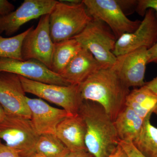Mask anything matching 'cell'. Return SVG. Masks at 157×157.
Returning <instances> with one entry per match:
<instances>
[{"instance_id": "6da1fadb", "label": "cell", "mask_w": 157, "mask_h": 157, "mask_svg": "<svg viewBox=\"0 0 157 157\" xmlns=\"http://www.w3.org/2000/svg\"><path fill=\"white\" fill-rule=\"evenodd\" d=\"M129 89L112 67L101 68L79 84L83 101L100 104L113 121L125 107Z\"/></svg>"}, {"instance_id": "7a4b0ae2", "label": "cell", "mask_w": 157, "mask_h": 157, "mask_svg": "<svg viewBox=\"0 0 157 157\" xmlns=\"http://www.w3.org/2000/svg\"><path fill=\"white\" fill-rule=\"evenodd\" d=\"M78 114L86 126L85 145L94 157H108L118 145L114 122L100 104L83 101Z\"/></svg>"}, {"instance_id": "3957f363", "label": "cell", "mask_w": 157, "mask_h": 157, "mask_svg": "<svg viewBox=\"0 0 157 157\" xmlns=\"http://www.w3.org/2000/svg\"><path fill=\"white\" fill-rule=\"evenodd\" d=\"M92 19L82 1L77 3L57 1L49 14V29L54 43L73 39Z\"/></svg>"}, {"instance_id": "277c9868", "label": "cell", "mask_w": 157, "mask_h": 157, "mask_svg": "<svg viewBox=\"0 0 157 157\" xmlns=\"http://www.w3.org/2000/svg\"><path fill=\"white\" fill-rule=\"evenodd\" d=\"M73 38L89 51L104 67H112L115 63L117 57L113 51L117 39L103 21L93 18L82 32Z\"/></svg>"}, {"instance_id": "5b68a950", "label": "cell", "mask_w": 157, "mask_h": 157, "mask_svg": "<svg viewBox=\"0 0 157 157\" xmlns=\"http://www.w3.org/2000/svg\"><path fill=\"white\" fill-rule=\"evenodd\" d=\"M39 136L30 119L6 114L0 122V140L21 157H31L36 153Z\"/></svg>"}, {"instance_id": "8992f818", "label": "cell", "mask_w": 157, "mask_h": 157, "mask_svg": "<svg viewBox=\"0 0 157 157\" xmlns=\"http://www.w3.org/2000/svg\"><path fill=\"white\" fill-rule=\"evenodd\" d=\"M25 93L61 107L72 115L78 114L83 100L79 90V85L59 86L47 84L19 76Z\"/></svg>"}, {"instance_id": "52a82bcc", "label": "cell", "mask_w": 157, "mask_h": 157, "mask_svg": "<svg viewBox=\"0 0 157 157\" xmlns=\"http://www.w3.org/2000/svg\"><path fill=\"white\" fill-rule=\"evenodd\" d=\"M88 13L94 19L107 25L117 39L136 30L141 21L129 19L117 0H83Z\"/></svg>"}, {"instance_id": "ba28073f", "label": "cell", "mask_w": 157, "mask_h": 157, "mask_svg": "<svg viewBox=\"0 0 157 157\" xmlns=\"http://www.w3.org/2000/svg\"><path fill=\"white\" fill-rule=\"evenodd\" d=\"M54 46L50 35L49 14L43 15L36 27L34 29L33 27L24 39L21 48L23 60H36L51 70Z\"/></svg>"}, {"instance_id": "9c48e42d", "label": "cell", "mask_w": 157, "mask_h": 157, "mask_svg": "<svg viewBox=\"0 0 157 157\" xmlns=\"http://www.w3.org/2000/svg\"><path fill=\"white\" fill-rule=\"evenodd\" d=\"M157 40V16L154 10L148 9L136 30L124 34L117 39L113 54L117 57L141 47L148 49Z\"/></svg>"}, {"instance_id": "30bf717a", "label": "cell", "mask_w": 157, "mask_h": 157, "mask_svg": "<svg viewBox=\"0 0 157 157\" xmlns=\"http://www.w3.org/2000/svg\"><path fill=\"white\" fill-rule=\"evenodd\" d=\"M26 98L19 76L0 72V105L6 115L31 120Z\"/></svg>"}, {"instance_id": "8fae6325", "label": "cell", "mask_w": 157, "mask_h": 157, "mask_svg": "<svg viewBox=\"0 0 157 157\" xmlns=\"http://www.w3.org/2000/svg\"><path fill=\"white\" fill-rule=\"evenodd\" d=\"M57 1L55 0H25L15 11L0 16V34L11 36L21 27L32 20L50 14Z\"/></svg>"}, {"instance_id": "7c38bea8", "label": "cell", "mask_w": 157, "mask_h": 157, "mask_svg": "<svg viewBox=\"0 0 157 157\" xmlns=\"http://www.w3.org/2000/svg\"><path fill=\"white\" fill-rule=\"evenodd\" d=\"M0 72L13 73L30 80L47 84L59 86L71 85L42 63L34 59L24 61L0 58Z\"/></svg>"}, {"instance_id": "4fadbf2b", "label": "cell", "mask_w": 157, "mask_h": 157, "mask_svg": "<svg viewBox=\"0 0 157 157\" xmlns=\"http://www.w3.org/2000/svg\"><path fill=\"white\" fill-rule=\"evenodd\" d=\"M147 48L141 47L117 57L112 66L121 80L129 88L142 87L145 85L144 76L148 64Z\"/></svg>"}, {"instance_id": "5bb4252c", "label": "cell", "mask_w": 157, "mask_h": 157, "mask_svg": "<svg viewBox=\"0 0 157 157\" xmlns=\"http://www.w3.org/2000/svg\"><path fill=\"white\" fill-rule=\"evenodd\" d=\"M26 100L30 111L31 122L39 135H56L59 124L66 118L73 115L64 109L50 106L40 98L26 97Z\"/></svg>"}, {"instance_id": "9a60e30c", "label": "cell", "mask_w": 157, "mask_h": 157, "mask_svg": "<svg viewBox=\"0 0 157 157\" xmlns=\"http://www.w3.org/2000/svg\"><path fill=\"white\" fill-rule=\"evenodd\" d=\"M104 67L89 51L82 47L60 76L71 84L79 85Z\"/></svg>"}, {"instance_id": "2e32d148", "label": "cell", "mask_w": 157, "mask_h": 157, "mask_svg": "<svg viewBox=\"0 0 157 157\" xmlns=\"http://www.w3.org/2000/svg\"><path fill=\"white\" fill-rule=\"evenodd\" d=\"M86 126L79 114L66 118L57 127L56 135L70 151H88L85 145Z\"/></svg>"}, {"instance_id": "e0dca14e", "label": "cell", "mask_w": 157, "mask_h": 157, "mask_svg": "<svg viewBox=\"0 0 157 157\" xmlns=\"http://www.w3.org/2000/svg\"><path fill=\"white\" fill-rule=\"evenodd\" d=\"M113 122L119 140L133 142L140 134L144 119L133 109L125 106Z\"/></svg>"}, {"instance_id": "ac0fdd59", "label": "cell", "mask_w": 157, "mask_h": 157, "mask_svg": "<svg viewBox=\"0 0 157 157\" xmlns=\"http://www.w3.org/2000/svg\"><path fill=\"white\" fill-rule=\"evenodd\" d=\"M157 105V96L144 85L130 91L126 100L125 106L144 120Z\"/></svg>"}, {"instance_id": "d6986e66", "label": "cell", "mask_w": 157, "mask_h": 157, "mask_svg": "<svg viewBox=\"0 0 157 157\" xmlns=\"http://www.w3.org/2000/svg\"><path fill=\"white\" fill-rule=\"evenodd\" d=\"M82 48L80 43L74 38L55 43L51 70L60 75Z\"/></svg>"}, {"instance_id": "ffe728a7", "label": "cell", "mask_w": 157, "mask_h": 157, "mask_svg": "<svg viewBox=\"0 0 157 157\" xmlns=\"http://www.w3.org/2000/svg\"><path fill=\"white\" fill-rule=\"evenodd\" d=\"M152 113H150L144 119L140 134L132 142L146 157H157V128L151 123Z\"/></svg>"}, {"instance_id": "44dd1931", "label": "cell", "mask_w": 157, "mask_h": 157, "mask_svg": "<svg viewBox=\"0 0 157 157\" xmlns=\"http://www.w3.org/2000/svg\"><path fill=\"white\" fill-rule=\"evenodd\" d=\"M36 151L47 157H67L70 152L56 135L51 134L39 135Z\"/></svg>"}, {"instance_id": "7402d4cb", "label": "cell", "mask_w": 157, "mask_h": 157, "mask_svg": "<svg viewBox=\"0 0 157 157\" xmlns=\"http://www.w3.org/2000/svg\"><path fill=\"white\" fill-rule=\"evenodd\" d=\"M33 27L14 36L4 38L0 36V58L23 60L21 55L23 42Z\"/></svg>"}, {"instance_id": "603a6c76", "label": "cell", "mask_w": 157, "mask_h": 157, "mask_svg": "<svg viewBox=\"0 0 157 157\" xmlns=\"http://www.w3.org/2000/svg\"><path fill=\"white\" fill-rule=\"evenodd\" d=\"M154 10L157 17V0H138L135 11L142 17H144L147 10Z\"/></svg>"}, {"instance_id": "cb8c5ba5", "label": "cell", "mask_w": 157, "mask_h": 157, "mask_svg": "<svg viewBox=\"0 0 157 157\" xmlns=\"http://www.w3.org/2000/svg\"><path fill=\"white\" fill-rule=\"evenodd\" d=\"M118 144L123 149L128 157H146L136 148L131 141L120 140Z\"/></svg>"}, {"instance_id": "d4e9b609", "label": "cell", "mask_w": 157, "mask_h": 157, "mask_svg": "<svg viewBox=\"0 0 157 157\" xmlns=\"http://www.w3.org/2000/svg\"><path fill=\"white\" fill-rule=\"evenodd\" d=\"M0 157H21L16 151L6 145L0 140Z\"/></svg>"}, {"instance_id": "484cf974", "label": "cell", "mask_w": 157, "mask_h": 157, "mask_svg": "<svg viewBox=\"0 0 157 157\" xmlns=\"http://www.w3.org/2000/svg\"><path fill=\"white\" fill-rule=\"evenodd\" d=\"M14 6L7 0H0V16H5L14 11Z\"/></svg>"}, {"instance_id": "4316f807", "label": "cell", "mask_w": 157, "mask_h": 157, "mask_svg": "<svg viewBox=\"0 0 157 157\" xmlns=\"http://www.w3.org/2000/svg\"><path fill=\"white\" fill-rule=\"evenodd\" d=\"M119 5L120 6L121 9L122 11H124L125 9H126L127 10L128 9H134L135 10L136 9V6H137V1L135 0H119L117 1Z\"/></svg>"}, {"instance_id": "83f0119b", "label": "cell", "mask_w": 157, "mask_h": 157, "mask_svg": "<svg viewBox=\"0 0 157 157\" xmlns=\"http://www.w3.org/2000/svg\"><path fill=\"white\" fill-rule=\"evenodd\" d=\"M148 64L150 63H157V40L154 45L147 50Z\"/></svg>"}, {"instance_id": "f1b7e54d", "label": "cell", "mask_w": 157, "mask_h": 157, "mask_svg": "<svg viewBox=\"0 0 157 157\" xmlns=\"http://www.w3.org/2000/svg\"><path fill=\"white\" fill-rule=\"evenodd\" d=\"M67 157H94L88 151H70Z\"/></svg>"}, {"instance_id": "f546056e", "label": "cell", "mask_w": 157, "mask_h": 157, "mask_svg": "<svg viewBox=\"0 0 157 157\" xmlns=\"http://www.w3.org/2000/svg\"><path fill=\"white\" fill-rule=\"evenodd\" d=\"M108 157H128L125 152L120 145H118Z\"/></svg>"}, {"instance_id": "4dcf8cb0", "label": "cell", "mask_w": 157, "mask_h": 157, "mask_svg": "<svg viewBox=\"0 0 157 157\" xmlns=\"http://www.w3.org/2000/svg\"><path fill=\"white\" fill-rule=\"evenodd\" d=\"M144 86L157 96V76L151 81L146 82Z\"/></svg>"}, {"instance_id": "1f68e13d", "label": "cell", "mask_w": 157, "mask_h": 157, "mask_svg": "<svg viewBox=\"0 0 157 157\" xmlns=\"http://www.w3.org/2000/svg\"><path fill=\"white\" fill-rule=\"evenodd\" d=\"M6 116V114L4 109L0 105V122L2 121L5 118Z\"/></svg>"}, {"instance_id": "d6a6232c", "label": "cell", "mask_w": 157, "mask_h": 157, "mask_svg": "<svg viewBox=\"0 0 157 157\" xmlns=\"http://www.w3.org/2000/svg\"><path fill=\"white\" fill-rule=\"evenodd\" d=\"M31 157H47L45 156L44 155L42 154L38 153H36L35 154L33 155Z\"/></svg>"}, {"instance_id": "836d02e7", "label": "cell", "mask_w": 157, "mask_h": 157, "mask_svg": "<svg viewBox=\"0 0 157 157\" xmlns=\"http://www.w3.org/2000/svg\"><path fill=\"white\" fill-rule=\"evenodd\" d=\"M153 113H154L156 114V115H157V105L155 107L154 109H153Z\"/></svg>"}]
</instances>
